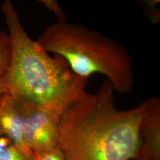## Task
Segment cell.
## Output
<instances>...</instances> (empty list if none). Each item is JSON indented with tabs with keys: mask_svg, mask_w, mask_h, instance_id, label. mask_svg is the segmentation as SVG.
<instances>
[{
	"mask_svg": "<svg viewBox=\"0 0 160 160\" xmlns=\"http://www.w3.org/2000/svg\"><path fill=\"white\" fill-rule=\"evenodd\" d=\"M114 92L106 79L95 94L72 103L60 115L58 147L65 160H135L149 100L119 110Z\"/></svg>",
	"mask_w": 160,
	"mask_h": 160,
	"instance_id": "cell-1",
	"label": "cell"
},
{
	"mask_svg": "<svg viewBox=\"0 0 160 160\" xmlns=\"http://www.w3.org/2000/svg\"><path fill=\"white\" fill-rule=\"evenodd\" d=\"M11 39V61L2 77L8 94L42 109L58 122L70 104L88 96V78L75 74L59 55L51 57L25 31L10 0L1 6Z\"/></svg>",
	"mask_w": 160,
	"mask_h": 160,
	"instance_id": "cell-2",
	"label": "cell"
},
{
	"mask_svg": "<svg viewBox=\"0 0 160 160\" xmlns=\"http://www.w3.org/2000/svg\"><path fill=\"white\" fill-rule=\"evenodd\" d=\"M37 41L48 53L63 58L75 74L86 78L102 74L114 91L132 92L135 78L130 52L97 30L80 24L57 22L49 26Z\"/></svg>",
	"mask_w": 160,
	"mask_h": 160,
	"instance_id": "cell-3",
	"label": "cell"
},
{
	"mask_svg": "<svg viewBox=\"0 0 160 160\" xmlns=\"http://www.w3.org/2000/svg\"><path fill=\"white\" fill-rule=\"evenodd\" d=\"M25 103L24 138L30 151L34 154L58 146L57 120L45 111Z\"/></svg>",
	"mask_w": 160,
	"mask_h": 160,
	"instance_id": "cell-4",
	"label": "cell"
},
{
	"mask_svg": "<svg viewBox=\"0 0 160 160\" xmlns=\"http://www.w3.org/2000/svg\"><path fill=\"white\" fill-rule=\"evenodd\" d=\"M26 103L22 100L4 93L0 97V128L28 160L33 154L28 147L24 138Z\"/></svg>",
	"mask_w": 160,
	"mask_h": 160,
	"instance_id": "cell-5",
	"label": "cell"
},
{
	"mask_svg": "<svg viewBox=\"0 0 160 160\" xmlns=\"http://www.w3.org/2000/svg\"><path fill=\"white\" fill-rule=\"evenodd\" d=\"M148 109L142 121L140 137L143 139L135 160H160V100L149 98Z\"/></svg>",
	"mask_w": 160,
	"mask_h": 160,
	"instance_id": "cell-6",
	"label": "cell"
},
{
	"mask_svg": "<svg viewBox=\"0 0 160 160\" xmlns=\"http://www.w3.org/2000/svg\"><path fill=\"white\" fill-rule=\"evenodd\" d=\"M0 160H28L0 128Z\"/></svg>",
	"mask_w": 160,
	"mask_h": 160,
	"instance_id": "cell-7",
	"label": "cell"
},
{
	"mask_svg": "<svg viewBox=\"0 0 160 160\" xmlns=\"http://www.w3.org/2000/svg\"><path fill=\"white\" fill-rule=\"evenodd\" d=\"M12 42L10 35L4 31H0V77L6 73L11 61Z\"/></svg>",
	"mask_w": 160,
	"mask_h": 160,
	"instance_id": "cell-8",
	"label": "cell"
},
{
	"mask_svg": "<svg viewBox=\"0 0 160 160\" xmlns=\"http://www.w3.org/2000/svg\"><path fill=\"white\" fill-rule=\"evenodd\" d=\"M143 11L149 20L153 23L160 22V9L158 4H160L158 0H147L144 1L143 3Z\"/></svg>",
	"mask_w": 160,
	"mask_h": 160,
	"instance_id": "cell-9",
	"label": "cell"
},
{
	"mask_svg": "<svg viewBox=\"0 0 160 160\" xmlns=\"http://www.w3.org/2000/svg\"><path fill=\"white\" fill-rule=\"evenodd\" d=\"M33 160H65L64 155L57 146L33 154Z\"/></svg>",
	"mask_w": 160,
	"mask_h": 160,
	"instance_id": "cell-10",
	"label": "cell"
},
{
	"mask_svg": "<svg viewBox=\"0 0 160 160\" xmlns=\"http://www.w3.org/2000/svg\"><path fill=\"white\" fill-rule=\"evenodd\" d=\"M38 2L45 6L50 11L55 14L58 18V22H63L67 21V16L62 8L59 5L56 0H40Z\"/></svg>",
	"mask_w": 160,
	"mask_h": 160,
	"instance_id": "cell-11",
	"label": "cell"
},
{
	"mask_svg": "<svg viewBox=\"0 0 160 160\" xmlns=\"http://www.w3.org/2000/svg\"><path fill=\"white\" fill-rule=\"evenodd\" d=\"M4 93H8L6 85L2 80V77H0V97Z\"/></svg>",
	"mask_w": 160,
	"mask_h": 160,
	"instance_id": "cell-12",
	"label": "cell"
}]
</instances>
